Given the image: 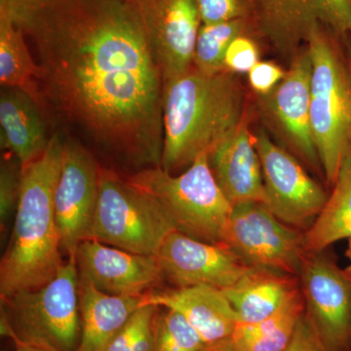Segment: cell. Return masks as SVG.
<instances>
[{
	"mask_svg": "<svg viewBox=\"0 0 351 351\" xmlns=\"http://www.w3.org/2000/svg\"><path fill=\"white\" fill-rule=\"evenodd\" d=\"M255 145L262 163L263 204L286 225L308 230L329 195L290 152L265 132L258 131Z\"/></svg>",
	"mask_w": 351,
	"mask_h": 351,
	"instance_id": "30bf717a",
	"label": "cell"
},
{
	"mask_svg": "<svg viewBox=\"0 0 351 351\" xmlns=\"http://www.w3.org/2000/svg\"><path fill=\"white\" fill-rule=\"evenodd\" d=\"M202 351H239L234 345L232 337L213 345L207 346Z\"/></svg>",
	"mask_w": 351,
	"mask_h": 351,
	"instance_id": "836d02e7",
	"label": "cell"
},
{
	"mask_svg": "<svg viewBox=\"0 0 351 351\" xmlns=\"http://www.w3.org/2000/svg\"><path fill=\"white\" fill-rule=\"evenodd\" d=\"M252 27L250 19L201 25L193 54V68L205 75L226 71L225 58L230 43Z\"/></svg>",
	"mask_w": 351,
	"mask_h": 351,
	"instance_id": "d4e9b609",
	"label": "cell"
},
{
	"mask_svg": "<svg viewBox=\"0 0 351 351\" xmlns=\"http://www.w3.org/2000/svg\"><path fill=\"white\" fill-rule=\"evenodd\" d=\"M206 346L204 339L181 313L158 307L152 351H202Z\"/></svg>",
	"mask_w": 351,
	"mask_h": 351,
	"instance_id": "484cf974",
	"label": "cell"
},
{
	"mask_svg": "<svg viewBox=\"0 0 351 351\" xmlns=\"http://www.w3.org/2000/svg\"><path fill=\"white\" fill-rule=\"evenodd\" d=\"M23 167L10 154L0 166V230L5 234L19 205Z\"/></svg>",
	"mask_w": 351,
	"mask_h": 351,
	"instance_id": "83f0119b",
	"label": "cell"
},
{
	"mask_svg": "<svg viewBox=\"0 0 351 351\" xmlns=\"http://www.w3.org/2000/svg\"><path fill=\"white\" fill-rule=\"evenodd\" d=\"M45 105L40 97L19 87H2L0 94V142L22 167L39 158L50 144Z\"/></svg>",
	"mask_w": 351,
	"mask_h": 351,
	"instance_id": "e0dca14e",
	"label": "cell"
},
{
	"mask_svg": "<svg viewBox=\"0 0 351 351\" xmlns=\"http://www.w3.org/2000/svg\"><path fill=\"white\" fill-rule=\"evenodd\" d=\"M282 351H325L319 336L306 313L298 324L292 341Z\"/></svg>",
	"mask_w": 351,
	"mask_h": 351,
	"instance_id": "1f68e13d",
	"label": "cell"
},
{
	"mask_svg": "<svg viewBox=\"0 0 351 351\" xmlns=\"http://www.w3.org/2000/svg\"><path fill=\"white\" fill-rule=\"evenodd\" d=\"M202 25L250 19L249 0H195Z\"/></svg>",
	"mask_w": 351,
	"mask_h": 351,
	"instance_id": "f1b7e54d",
	"label": "cell"
},
{
	"mask_svg": "<svg viewBox=\"0 0 351 351\" xmlns=\"http://www.w3.org/2000/svg\"><path fill=\"white\" fill-rule=\"evenodd\" d=\"M158 307L154 304L138 307L106 351H152L154 317Z\"/></svg>",
	"mask_w": 351,
	"mask_h": 351,
	"instance_id": "4316f807",
	"label": "cell"
},
{
	"mask_svg": "<svg viewBox=\"0 0 351 351\" xmlns=\"http://www.w3.org/2000/svg\"><path fill=\"white\" fill-rule=\"evenodd\" d=\"M64 134H53L45 152L23 167L19 205L0 263V298L36 290L63 267L54 196L61 173Z\"/></svg>",
	"mask_w": 351,
	"mask_h": 351,
	"instance_id": "3957f363",
	"label": "cell"
},
{
	"mask_svg": "<svg viewBox=\"0 0 351 351\" xmlns=\"http://www.w3.org/2000/svg\"><path fill=\"white\" fill-rule=\"evenodd\" d=\"M0 331L56 351H76L82 338L80 276L68 260L57 276L36 290L1 300Z\"/></svg>",
	"mask_w": 351,
	"mask_h": 351,
	"instance_id": "8992f818",
	"label": "cell"
},
{
	"mask_svg": "<svg viewBox=\"0 0 351 351\" xmlns=\"http://www.w3.org/2000/svg\"><path fill=\"white\" fill-rule=\"evenodd\" d=\"M346 256H348V260H350V265L346 267V271L351 276V237L348 239V250H346Z\"/></svg>",
	"mask_w": 351,
	"mask_h": 351,
	"instance_id": "d590c367",
	"label": "cell"
},
{
	"mask_svg": "<svg viewBox=\"0 0 351 351\" xmlns=\"http://www.w3.org/2000/svg\"><path fill=\"white\" fill-rule=\"evenodd\" d=\"M225 246L249 267L290 276L300 274L308 254L304 233L284 223L262 202L233 205Z\"/></svg>",
	"mask_w": 351,
	"mask_h": 351,
	"instance_id": "ba28073f",
	"label": "cell"
},
{
	"mask_svg": "<svg viewBox=\"0 0 351 351\" xmlns=\"http://www.w3.org/2000/svg\"><path fill=\"white\" fill-rule=\"evenodd\" d=\"M258 62L257 44L246 34L235 38L226 51V69L232 73H249Z\"/></svg>",
	"mask_w": 351,
	"mask_h": 351,
	"instance_id": "f546056e",
	"label": "cell"
},
{
	"mask_svg": "<svg viewBox=\"0 0 351 351\" xmlns=\"http://www.w3.org/2000/svg\"><path fill=\"white\" fill-rule=\"evenodd\" d=\"M343 46H345L346 58H348V64L351 71V39L343 41Z\"/></svg>",
	"mask_w": 351,
	"mask_h": 351,
	"instance_id": "e575fe53",
	"label": "cell"
},
{
	"mask_svg": "<svg viewBox=\"0 0 351 351\" xmlns=\"http://www.w3.org/2000/svg\"><path fill=\"white\" fill-rule=\"evenodd\" d=\"M332 188L322 211L304 233L307 253H319L335 242L351 237V149Z\"/></svg>",
	"mask_w": 351,
	"mask_h": 351,
	"instance_id": "7402d4cb",
	"label": "cell"
},
{
	"mask_svg": "<svg viewBox=\"0 0 351 351\" xmlns=\"http://www.w3.org/2000/svg\"><path fill=\"white\" fill-rule=\"evenodd\" d=\"M100 166L86 145L64 135L54 205L62 251L71 261H75L80 244L89 239L98 203Z\"/></svg>",
	"mask_w": 351,
	"mask_h": 351,
	"instance_id": "8fae6325",
	"label": "cell"
},
{
	"mask_svg": "<svg viewBox=\"0 0 351 351\" xmlns=\"http://www.w3.org/2000/svg\"><path fill=\"white\" fill-rule=\"evenodd\" d=\"M154 304L181 313L207 346L230 338L239 317L225 293L213 286L197 285L154 290L142 297V306Z\"/></svg>",
	"mask_w": 351,
	"mask_h": 351,
	"instance_id": "ac0fdd59",
	"label": "cell"
},
{
	"mask_svg": "<svg viewBox=\"0 0 351 351\" xmlns=\"http://www.w3.org/2000/svg\"><path fill=\"white\" fill-rule=\"evenodd\" d=\"M75 265L80 282L117 297H142L165 279L156 256L131 253L93 239L80 244Z\"/></svg>",
	"mask_w": 351,
	"mask_h": 351,
	"instance_id": "2e32d148",
	"label": "cell"
},
{
	"mask_svg": "<svg viewBox=\"0 0 351 351\" xmlns=\"http://www.w3.org/2000/svg\"><path fill=\"white\" fill-rule=\"evenodd\" d=\"M311 54L307 47L302 48L293 58L283 80L269 94L258 96V103L272 130L315 168L321 164L311 129Z\"/></svg>",
	"mask_w": 351,
	"mask_h": 351,
	"instance_id": "4fadbf2b",
	"label": "cell"
},
{
	"mask_svg": "<svg viewBox=\"0 0 351 351\" xmlns=\"http://www.w3.org/2000/svg\"><path fill=\"white\" fill-rule=\"evenodd\" d=\"M125 178L156 201L175 230L200 241L225 245L233 206L215 179L206 154L179 174L158 166Z\"/></svg>",
	"mask_w": 351,
	"mask_h": 351,
	"instance_id": "5b68a950",
	"label": "cell"
},
{
	"mask_svg": "<svg viewBox=\"0 0 351 351\" xmlns=\"http://www.w3.org/2000/svg\"><path fill=\"white\" fill-rule=\"evenodd\" d=\"M9 338L12 339L14 346H15V351H56L45 348V346L25 343L14 336H10Z\"/></svg>",
	"mask_w": 351,
	"mask_h": 351,
	"instance_id": "d6a6232c",
	"label": "cell"
},
{
	"mask_svg": "<svg viewBox=\"0 0 351 351\" xmlns=\"http://www.w3.org/2000/svg\"><path fill=\"white\" fill-rule=\"evenodd\" d=\"M300 290L294 276L252 267L239 282L223 291L239 324H251L276 313Z\"/></svg>",
	"mask_w": 351,
	"mask_h": 351,
	"instance_id": "ffe728a7",
	"label": "cell"
},
{
	"mask_svg": "<svg viewBox=\"0 0 351 351\" xmlns=\"http://www.w3.org/2000/svg\"><path fill=\"white\" fill-rule=\"evenodd\" d=\"M175 228L156 200L114 169L100 166L89 239L140 255L157 256Z\"/></svg>",
	"mask_w": 351,
	"mask_h": 351,
	"instance_id": "52a82bcc",
	"label": "cell"
},
{
	"mask_svg": "<svg viewBox=\"0 0 351 351\" xmlns=\"http://www.w3.org/2000/svg\"><path fill=\"white\" fill-rule=\"evenodd\" d=\"M243 89L234 73L205 75L191 68L164 86L163 149L159 167L188 169L232 138L245 119Z\"/></svg>",
	"mask_w": 351,
	"mask_h": 351,
	"instance_id": "7a4b0ae2",
	"label": "cell"
},
{
	"mask_svg": "<svg viewBox=\"0 0 351 351\" xmlns=\"http://www.w3.org/2000/svg\"><path fill=\"white\" fill-rule=\"evenodd\" d=\"M156 258L175 288L208 285L223 290L252 267L225 245L200 241L177 230L166 237Z\"/></svg>",
	"mask_w": 351,
	"mask_h": 351,
	"instance_id": "5bb4252c",
	"label": "cell"
},
{
	"mask_svg": "<svg viewBox=\"0 0 351 351\" xmlns=\"http://www.w3.org/2000/svg\"><path fill=\"white\" fill-rule=\"evenodd\" d=\"M0 4L24 32L46 110L112 160L160 166L164 80L137 1Z\"/></svg>",
	"mask_w": 351,
	"mask_h": 351,
	"instance_id": "6da1fadb",
	"label": "cell"
},
{
	"mask_svg": "<svg viewBox=\"0 0 351 351\" xmlns=\"http://www.w3.org/2000/svg\"><path fill=\"white\" fill-rule=\"evenodd\" d=\"M142 297L110 295L91 284L80 282L82 338L76 351H106L127 321L142 306Z\"/></svg>",
	"mask_w": 351,
	"mask_h": 351,
	"instance_id": "44dd1931",
	"label": "cell"
},
{
	"mask_svg": "<svg viewBox=\"0 0 351 351\" xmlns=\"http://www.w3.org/2000/svg\"><path fill=\"white\" fill-rule=\"evenodd\" d=\"M286 71L272 62L258 61L248 73L249 83L258 96L269 94L283 80Z\"/></svg>",
	"mask_w": 351,
	"mask_h": 351,
	"instance_id": "4dcf8cb0",
	"label": "cell"
},
{
	"mask_svg": "<svg viewBox=\"0 0 351 351\" xmlns=\"http://www.w3.org/2000/svg\"><path fill=\"white\" fill-rule=\"evenodd\" d=\"M313 63L311 122L321 167L334 184L351 149V71L343 41L318 27L306 43Z\"/></svg>",
	"mask_w": 351,
	"mask_h": 351,
	"instance_id": "277c9868",
	"label": "cell"
},
{
	"mask_svg": "<svg viewBox=\"0 0 351 351\" xmlns=\"http://www.w3.org/2000/svg\"><path fill=\"white\" fill-rule=\"evenodd\" d=\"M252 27L281 56L293 58L323 27L351 39V0H249Z\"/></svg>",
	"mask_w": 351,
	"mask_h": 351,
	"instance_id": "9c48e42d",
	"label": "cell"
},
{
	"mask_svg": "<svg viewBox=\"0 0 351 351\" xmlns=\"http://www.w3.org/2000/svg\"><path fill=\"white\" fill-rule=\"evenodd\" d=\"M38 66L22 29L0 4V83L19 87L40 97Z\"/></svg>",
	"mask_w": 351,
	"mask_h": 351,
	"instance_id": "cb8c5ba5",
	"label": "cell"
},
{
	"mask_svg": "<svg viewBox=\"0 0 351 351\" xmlns=\"http://www.w3.org/2000/svg\"><path fill=\"white\" fill-rule=\"evenodd\" d=\"M299 276L306 316L325 351H351V276L322 252L307 254Z\"/></svg>",
	"mask_w": 351,
	"mask_h": 351,
	"instance_id": "7c38bea8",
	"label": "cell"
},
{
	"mask_svg": "<svg viewBox=\"0 0 351 351\" xmlns=\"http://www.w3.org/2000/svg\"><path fill=\"white\" fill-rule=\"evenodd\" d=\"M219 188L233 205L265 201L262 163L245 119L237 133L208 156Z\"/></svg>",
	"mask_w": 351,
	"mask_h": 351,
	"instance_id": "d6986e66",
	"label": "cell"
},
{
	"mask_svg": "<svg viewBox=\"0 0 351 351\" xmlns=\"http://www.w3.org/2000/svg\"><path fill=\"white\" fill-rule=\"evenodd\" d=\"M162 73L164 86L193 68L202 25L195 0H136Z\"/></svg>",
	"mask_w": 351,
	"mask_h": 351,
	"instance_id": "9a60e30c",
	"label": "cell"
},
{
	"mask_svg": "<svg viewBox=\"0 0 351 351\" xmlns=\"http://www.w3.org/2000/svg\"><path fill=\"white\" fill-rule=\"evenodd\" d=\"M306 313L302 291L269 317L251 324H239L232 338L239 351H282L292 341Z\"/></svg>",
	"mask_w": 351,
	"mask_h": 351,
	"instance_id": "603a6c76",
	"label": "cell"
}]
</instances>
